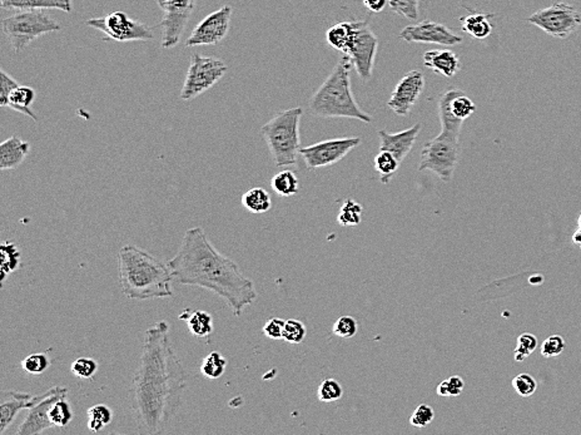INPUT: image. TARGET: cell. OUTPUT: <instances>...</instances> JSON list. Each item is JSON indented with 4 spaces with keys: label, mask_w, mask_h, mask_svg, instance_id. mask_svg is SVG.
Listing matches in <instances>:
<instances>
[{
    "label": "cell",
    "mask_w": 581,
    "mask_h": 435,
    "mask_svg": "<svg viewBox=\"0 0 581 435\" xmlns=\"http://www.w3.org/2000/svg\"><path fill=\"white\" fill-rule=\"evenodd\" d=\"M185 384V367L169 339V326L157 321L145 330L128 393L138 434H161L167 429L178 412Z\"/></svg>",
    "instance_id": "6da1fadb"
},
{
    "label": "cell",
    "mask_w": 581,
    "mask_h": 435,
    "mask_svg": "<svg viewBox=\"0 0 581 435\" xmlns=\"http://www.w3.org/2000/svg\"><path fill=\"white\" fill-rule=\"evenodd\" d=\"M174 280L182 285L207 288L224 300L236 317L257 300L251 278L235 261L221 254L202 227L187 230L177 254L168 261Z\"/></svg>",
    "instance_id": "7a4b0ae2"
},
{
    "label": "cell",
    "mask_w": 581,
    "mask_h": 435,
    "mask_svg": "<svg viewBox=\"0 0 581 435\" xmlns=\"http://www.w3.org/2000/svg\"><path fill=\"white\" fill-rule=\"evenodd\" d=\"M118 276L126 298L163 299L173 296L171 267L135 245H126L118 254Z\"/></svg>",
    "instance_id": "3957f363"
},
{
    "label": "cell",
    "mask_w": 581,
    "mask_h": 435,
    "mask_svg": "<svg viewBox=\"0 0 581 435\" xmlns=\"http://www.w3.org/2000/svg\"><path fill=\"white\" fill-rule=\"evenodd\" d=\"M351 59L342 54L335 68L310 99L308 108L314 116L322 118L357 119L371 123L372 117L358 106L351 90L350 71Z\"/></svg>",
    "instance_id": "277c9868"
},
{
    "label": "cell",
    "mask_w": 581,
    "mask_h": 435,
    "mask_svg": "<svg viewBox=\"0 0 581 435\" xmlns=\"http://www.w3.org/2000/svg\"><path fill=\"white\" fill-rule=\"evenodd\" d=\"M301 107L290 108L279 112L261 128L271 157L277 167H293L301 149L300 125Z\"/></svg>",
    "instance_id": "5b68a950"
},
{
    "label": "cell",
    "mask_w": 581,
    "mask_h": 435,
    "mask_svg": "<svg viewBox=\"0 0 581 435\" xmlns=\"http://www.w3.org/2000/svg\"><path fill=\"white\" fill-rule=\"evenodd\" d=\"M61 29V24L42 11H19L1 20L3 35L16 53L25 49L38 37L59 32Z\"/></svg>",
    "instance_id": "8992f818"
},
{
    "label": "cell",
    "mask_w": 581,
    "mask_h": 435,
    "mask_svg": "<svg viewBox=\"0 0 581 435\" xmlns=\"http://www.w3.org/2000/svg\"><path fill=\"white\" fill-rule=\"evenodd\" d=\"M460 159V136L442 130L421 151L419 171H431L441 181L451 182Z\"/></svg>",
    "instance_id": "52a82bcc"
},
{
    "label": "cell",
    "mask_w": 581,
    "mask_h": 435,
    "mask_svg": "<svg viewBox=\"0 0 581 435\" xmlns=\"http://www.w3.org/2000/svg\"><path fill=\"white\" fill-rule=\"evenodd\" d=\"M527 22L554 38L566 39L580 28L581 13L570 4L554 3L531 14Z\"/></svg>",
    "instance_id": "ba28073f"
},
{
    "label": "cell",
    "mask_w": 581,
    "mask_h": 435,
    "mask_svg": "<svg viewBox=\"0 0 581 435\" xmlns=\"http://www.w3.org/2000/svg\"><path fill=\"white\" fill-rule=\"evenodd\" d=\"M227 71L226 63L221 59L193 54L181 92V99L190 101L201 96L222 80Z\"/></svg>",
    "instance_id": "9c48e42d"
},
{
    "label": "cell",
    "mask_w": 581,
    "mask_h": 435,
    "mask_svg": "<svg viewBox=\"0 0 581 435\" xmlns=\"http://www.w3.org/2000/svg\"><path fill=\"white\" fill-rule=\"evenodd\" d=\"M353 37L343 53L351 59L360 78L369 80L374 71V58L379 49V38L369 28L367 20H353Z\"/></svg>",
    "instance_id": "30bf717a"
},
{
    "label": "cell",
    "mask_w": 581,
    "mask_h": 435,
    "mask_svg": "<svg viewBox=\"0 0 581 435\" xmlns=\"http://www.w3.org/2000/svg\"><path fill=\"white\" fill-rule=\"evenodd\" d=\"M87 25L106 35L109 39L117 42H148L154 38L152 29L145 23L137 22L124 12H113L106 17L93 18L87 20Z\"/></svg>",
    "instance_id": "8fae6325"
},
{
    "label": "cell",
    "mask_w": 581,
    "mask_h": 435,
    "mask_svg": "<svg viewBox=\"0 0 581 435\" xmlns=\"http://www.w3.org/2000/svg\"><path fill=\"white\" fill-rule=\"evenodd\" d=\"M361 145L360 137H343L319 142L308 147H301L300 154L308 170L329 167L345 159L353 148Z\"/></svg>",
    "instance_id": "7c38bea8"
},
{
    "label": "cell",
    "mask_w": 581,
    "mask_h": 435,
    "mask_svg": "<svg viewBox=\"0 0 581 435\" xmlns=\"http://www.w3.org/2000/svg\"><path fill=\"white\" fill-rule=\"evenodd\" d=\"M157 4L164 12L159 24L163 33L162 47L166 49L173 48L185 32L196 0H157Z\"/></svg>",
    "instance_id": "4fadbf2b"
},
{
    "label": "cell",
    "mask_w": 581,
    "mask_h": 435,
    "mask_svg": "<svg viewBox=\"0 0 581 435\" xmlns=\"http://www.w3.org/2000/svg\"><path fill=\"white\" fill-rule=\"evenodd\" d=\"M68 389L62 386H53L39 396L38 401L33 407L29 408L27 417L23 420L20 427L18 428L17 435H35L44 433L45 430L51 429L54 425L51 423L49 412L51 408L59 398L66 396Z\"/></svg>",
    "instance_id": "5bb4252c"
},
{
    "label": "cell",
    "mask_w": 581,
    "mask_h": 435,
    "mask_svg": "<svg viewBox=\"0 0 581 435\" xmlns=\"http://www.w3.org/2000/svg\"><path fill=\"white\" fill-rule=\"evenodd\" d=\"M232 8L224 6L216 12L211 13L185 40V47L214 46L226 38L231 27Z\"/></svg>",
    "instance_id": "9a60e30c"
},
{
    "label": "cell",
    "mask_w": 581,
    "mask_h": 435,
    "mask_svg": "<svg viewBox=\"0 0 581 435\" xmlns=\"http://www.w3.org/2000/svg\"><path fill=\"white\" fill-rule=\"evenodd\" d=\"M400 39L405 40L406 43L455 47L463 42V37L456 35L444 24L422 20L421 23L405 27L400 33Z\"/></svg>",
    "instance_id": "2e32d148"
},
{
    "label": "cell",
    "mask_w": 581,
    "mask_h": 435,
    "mask_svg": "<svg viewBox=\"0 0 581 435\" xmlns=\"http://www.w3.org/2000/svg\"><path fill=\"white\" fill-rule=\"evenodd\" d=\"M425 77L419 71H411L398 80L387 102L389 108L397 116L406 117L425 90Z\"/></svg>",
    "instance_id": "e0dca14e"
},
{
    "label": "cell",
    "mask_w": 581,
    "mask_h": 435,
    "mask_svg": "<svg viewBox=\"0 0 581 435\" xmlns=\"http://www.w3.org/2000/svg\"><path fill=\"white\" fill-rule=\"evenodd\" d=\"M39 396H32L29 393H20L16 390H3L0 393V434L16 420L19 412L28 410L38 401Z\"/></svg>",
    "instance_id": "ac0fdd59"
},
{
    "label": "cell",
    "mask_w": 581,
    "mask_h": 435,
    "mask_svg": "<svg viewBox=\"0 0 581 435\" xmlns=\"http://www.w3.org/2000/svg\"><path fill=\"white\" fill-rule=\"evenodd\" d=\"M421 130V125H416L410 127L408 130L391 133L386 130H379V138H380V151H387L392 153L400 162L408 157V153L414 148L417 136Z\"/></svg>",
    "instance_id": "d6986e66"
},
{
    "label": "cell",
    "mask_w": 581,
    "mask_h": 435,
    "mask_svg": "<svg viewBox=\"0 0 581 435\" xmlns=\"http://www.w3.org/2000/svg\"><path fill=\"white\" fill-rule=\"evenodd\" d=\"M424 66L434 73L453 78L461 68L456 53L450 49H432L424 54Z\"/></svg>",
    "instance_id": "ffe728a7"
},
{
    "label": "cell",
    "mask_w": 581,
    "mask_h": 435,
    "mask_svg": "<svg viewBox=\"0 0 581 435\" xmlns=\"http://www.w3.org/2000/svg\"><path fill=\"white\" fill-rule=\"evenodd\" d=\"M30 152V143L18 136H11L0 145V169L14 170L19 167Z\"/></svg>",
    "instance_id": "44dd1931"
},
{
    "label": "cell",
    "mask_w": 581,
    "mask_h": 435,
    "mask_svg": "<svg viewBox=\"0 0 581 435\" xmlns=\"http://www.w3.org/2000/svg\"><path fill=\"white\" fill-rule=\"evenodd\" d=\"M3 9L9 11H44L58 9L72 13V0H0Z\"/></svg>",
    "instance_id": "7402d4cb"
},
{
    "label": "cell",
    "mask_w": 581,
    "mask_h": 435,
    "mask_svg": "<svg viewBox=\"0 0 581 435\" xmlns=\"http://www.w3.org/2000/svg\"><path fill=\"white\" fill-rule=\"evenodd\" d=\"M494 18L491 13L470 12L466 17L460 18L463 23V30L475 39H487L491 35L492 25L490 19Z\"/></svg>",
    "instance_id": "603a6c76"
},
{
    "label": "cell",
    "mask_w": 581,
    "mask_h": 435,
    "mask_svg": "<svg viewBox=\"0 0 581 435\" xmlns=\"http://www.w3.org/2000/svg\"><path fill=\"white\" fill-rule=\"evenodd\" d=\"M34 99H35V91L33 88L27 87V85H19L17 88H14L11 91V94L8 97L6 107L11 108V109L17 111L19 114L28 116V117L33 119L34 122H38V117L32 109Z\"/></svg>",
    "instance_id": "cb8c5ba5"
},
{
    "label": "cell",
    "mask_w": 581,
    "mask_h": 435,
    "mask_svg": "<svg viewBox=\"0 0 581 435\" xmlns=\"http://www.w3.org/2000/svg\"><path fill=\"white\" fill-rule=\"evenodd\" d=\"M456 92H458V90L451 88V90H447V91L442 93L440 98H439V103H437V112H439V118H440V123H441V130L451 132V133L460 136L464 121L456 118L450 111V101L455 96Z\"/></svg>",
    "instance_id": "d4e9b609"
},
{
    "label": "cell",
    "mask_w": 581,
    "mask_h": 435,
    "mask_svg": "<svg viewBox=\"0 0 581 435\" xmlns=\"http://www.w3.org/2000/svg\"><path fill=\"white\" fill-rule=\"evenodd\" d=\"M242 204L252 214L261 215V214L269 212V209H272V200L264 188L255 187V188L248 190L242 196Z\"/></svg>",
    "instance_id": "484cf974"
},
{
    "label": "cell",
    "mask_w": 581,
    "mask_h": 435,
    "mask_svg": "<svg viewBox=\"0 0 581 435\" xmlns=\"http://www.w3.org/2000/svg\"><path fill=\"white\" fill-rule=\"evenodd\" d=\"M353 22H342L332 25L327 33H326V40L329 46L332 47L336 51H341L342 54L347 51L348 44L351 42L353 37Z\"/></svg>",
    "instance_id": "4316f807"
},
{
    "label": "cell",
    "mask_w": 581,
    "mask_h": 435,
    "mask_svg": "<svg viewBox=\"0 0 581 435\" xmlns=\"http://www.w3.org/2000/svg\"><path fill=\"white\" fill-rule=\"evenodd\" d=\"M190 333L198 339H207L213 333L212 315L207 311L197 310L190 312L187 319Z\"/></svg>",
    "instance_id": "83f0119b"
},
{
    "label": "cell",
    "mask_w": 581,
    "mask_h": 435,
    "mask_svg": "<svg viewBox=\"0 0 581 435\" xmlns=\"http://www.w3.org/2000/svg\"><path fill=\"white\" fill-rule=\"evenodd\" d=\"M401 162L387 151H380V153L374 157V170L380 175V181L384 185H387L391 182L393 176L396 175L398 167Z\"/></svg>",
    "instance_id": "f1b7e54d"
},
{
    "label": "cell",
    "mask_w": 581,
    "mask_h": 435,
    "mask_svg": "<svg viewBox=\"0 0 581 435\" xmlns=\"http://www.w3.org/2000/svg\"><path fill=\"white\" fill-rule=\"evenodd\" d=\"M271 186L274 192L282 197H290L300 191V182L297 176L290 170L281 171L274 175Z\"/></svg>",
    "instance_id": "f546056e"
},
{
    "label": "cell",
    "mask_w": 581,
    "mask_h": 435,
    "mask_svg": "<svg viewBox=\"0 0 581 435\" xmlns=\"http://www.w3.org/2000/svg\"><path fill=\"white\" fill-rule=\"evenodd\" d=\"M362 204H358L355 200L347 198L342 204L337 221L343 227L358 226L362 222Z\"/></svg>",
    "instance_id": "4dcf8cb0"
},
{
    "label": "cell",
    "mask_w": 581,
    "mask_h": 435,
    "mask_svg": "<svg viewBox=\"0 0 581 435\" xmlns=\"http://www.w3.org/2000/svg\"><path fill=\"white\" fill-rule=\"evenodd\" d=\"M112 410L106 404H95L88 409V429L93 433H99L112 423Z\"/></svg>",
    "instance_id": "1f68e13d"
},
{
    "label": "cell",
    "mask_w": 581,
    "mask_h": 435,
    "mask_svg": "<svg viewBox=\"0 0 581 435\" xmlns=\"http://www.w3.org/2000/svg\"><path fill=\"white\" fill-rule=\"evenodd\" d=\"M227 367V359L224 357L221 353L218 351H212L211 354H208L201 365V373L203 374L204 378L219 379L224 375Z\"/></svg>",
    "instance_id": "d6a6232c"
},
{
    "label": "cell",
    "mask_w": 581,
    "mask_h": 435,
    "mask_svg": "<svg viewBox=\"0 0 581 435\" xmlns=\"http://www.w3.org/2000/svg\"><path fill=\"white\" fill-rule=\"evenodd\" d=\"M450 111L456 118L466 121L475 114L476 104L471 101V98L465 94V92L458 90L450 101Z\"/></svg>",
    "instance_id": "836d02e7"
},
{
    "label": "cell",
    "mask_w": 581,
    "mask_h": 435,
    "mask_svg": "<svg viewBox=\"0 0 581 435\" xmlns=\"http://www.w3.org/2000/svg\"><path fill=\"white\" fill-rule=\"evenodd\" d=\"M51 423L56 428L67 427L68 424L73 420L72 405L68 403L67 396L59 398L58 400L51 405L49 412Z\"/></svg>",
    "instance_id": "e575fe53"
},
{
    "label": "cell",
    "mask_w": 581,
    "mask_h": 435,
    "mask_svg": "<svg viewBox=\"0 0 581 435\" xmlns=\"http://www.w3.org/2000/svg\"><path fill=\"white\" fill-rule=\"evenodd\" d=\"M539 340L534 333H524L519 335L514 350L515 362H522L537 350Z\"/></svg>",
    "instance_id": "d590c367"
},
{
    "label": "cell",
    "mask_w": 581,
    "mask_h": 435,
    "mask_svg": "<svg viewBox=\"0 0 581 435\" xmlns=\"http://www.w3.org/2000/svg\"><path fill=\"white\" fill-rule=\"evenodd\" d=\"M317 396L322 403H334L343 396V388L336 379H324L319 384Z\"/></svg>",
    "instance_id": "8d00e7d4"
},
{
    "label": "cell",
    "mask_w": 581,
    "mask_h": 435,
    "mask_svg": "<svg viewBox=\"0 0 581 435\" xmlns=\"http://www.w3.org/2000/svg\"><path fill=\"white\" fill-rule=\"evenodd\" d=\"M51 365V360L44 353H35L27 356L22 362L24 372L32 375H40L48 370Z\"/></svg>",
    "instance_id": "74e56055"
},
{
    "label": "cell",
    "mask_w": 581,
    "mask_h": 435,
    "mask_svg": "<svg viewBox=\"0 0 581 435\" xmlns=\"http://www.w3.org/2000/svg\"><path fill=\"white\" fill-rule=\"evenodd\" d=\"M307 336V329L303 322L295 319H290L286 321L285 330L282 339L290 344H301Z\"/></svg>",
    "instance_id": "f35d334b"
},
{
    "label": "cell",
    "mask_w": 581,
    "mask_h": 435,
    "mask_svg": "<svg viewBox=\"0 0 581 435\" xmlns=\"http://www.w3.org/2000/svg\"><path fill=\"white\" fill-rule=\"evenodd\" d=\"M332 333L341 339H351L358 333V322L350 315L338 317L334 324Z\"/></svg>",
    "instance_id": "ab89813d"
},
{
    "label": "cell",
    "mask_w": 581,
    "mask_h": 435,
    "mask_svg": "<svg viewBox=\"0 0 581 435\" xmlns=\"http://www.w3.org/2000/svg\"><path fill=\"white\" fill-rule=\"evenodd\" d=\"M513 388L521 398H530L537 393V381L530 374H519L513 379Z\"/></svg>",
    "instance_id": "60d3db41"
},
{
    "label": "cell",
    "mask_w": 581,
    "mask_h": 435,
    "mask_svg": "<svg viewBox=\"0 0 581 435\" xmlns=\"http://www.w3.org/2000/svg\"><path fill=\"white\" fill-rule=\"evenodd\" d=\"M420 0H390L389 6L392 12L396 13L401 17L415 20L419 18Z\"/></svg>",
    "instance_id": "b9f144b4"
},
{
    "label": "cell",
    "mask_w": 581,
    "mask_h": 435,
    "mask_svg": "<svg viewBox=\"0 0 581 435\" xmlns=\"http://www.w3.org/2000/svg\"><path fill=\"white\" fill-rule=\"evenodd\" d=\"M1 267H3V280L6 278L8 272L14 271L19 264V251L13 243H4L1 245Z\"/></svg>",
    "instance_id": "7bdbcfd3"
},
{
    "label": "cell",
    "mask_w": 581,
    "mask_h": 435,
    "mask_svg": "<svg viewBox=\"0 0 581 435\" xmlns=\"http://www.w3.org/2000/svg\"><path fill=\"white\" fill-rule=\"evenodd\" d=\"M72 373L80 379H90L98 372V362L92 357H79L72 364Z\"/></svg>",
    "instance_id": "ee69618b"
},
{
    "label": "cell",
    "mask_w": 581,
    "mask_h": 435,
    "mask_svg": "<svg viewBox=\"0 0 581 435\" xmlns=\"http://www.w3.org/2000/svg\"><path fill=\"white\" fill-rule=\"evenodd\" d=\"M435 419V410L427 404H420L410 418V424L415 428H426Z\"/></svg>",
    "instance_id": "f6af8a7d"
},
{
    "label": "cell",
    "mask_w": 581,
    "mask_h": 435,
    "mask_svg": "<svg viewBox=\"0 0 581 435\" xmlns=\"http://www.w3.org/2000/svg\"><path fill=\"white\" fill-rule=\"evenodd\" d=\"M565 340L561 335H551L542 345V355L544 357H556L565 350Z\"/></svg>",
    "instance_id": "bcb514c9"
},
{
    "label": "cell",
    "mask_w": 581,
    "mask_h": 435,
    "mask_svg": "<svg viewBox=\"0 0 581 435\" xmlns=\"http://www.w3.org/2000/svg\"><path fill=\"white\" fill-rule=\"evenodd\" d=\"M19 83L14 80L11 75L6 73V71H0V106L6 107L8 97L11 94L14 88H17Z\"/></svg>",
    "instance_id": "7dc6e473"
},
{
    "label": "cell",
    "mask_w": 581,
    "mask_h": 435,
    "mask_svg": "<svg viewBox=\"0 0 581 435\" xmlns=\"http://www.w3.org/2000/svg\"><path fill=\"white\" fill-rule=\"evenodd\" d=\"M286 321L280 317H272L263 325V333L272 340H280L283 336Z\"/></svg>",
    "instance_id": "c3c4849f"
},
{
    "label": "cell",
    "mask_w": 581,
    "mask_h": 435,
    "mask_svg": "<svg viewBox=\"0 0 581 435\" xmlns=\"http://www.w3.org/2000/svg\"><path fill=\"white\" fill-rule=\"evenodd\" d=\"M447 389H448V396H461V393L465 389L464 379L460 378L458 375H453L446 379Z\"/></svg>",
    "instance_id": "681fc988"
},
{
    "label": "cell",
    "mask_w": 581,
    "mask_h": 435,
    "mask_svg": "<svg viewBox=\"0 0 581 435\" xmlns=\"http://www.w3.org/2000/svg\"><path fill=\"white\" fill-rule=\"evenodd\" d=\"M390 0H363V6L371 13H381L385 11Z\"/></svg>",
    "instance_id": "f907efd6"
},
{
    "label": "cell",
    "mask_w": 581,
    "mask_h": 435,
    "mask_svg": "<svg viewBox=\"0 0 581 435\" xmlns=\"http://www.w3.org/2000/svg\"><path fill=\"white\" fill-rule=\"evenodd\" d=\"M437 396H448V389H447L446 380L441 381L440 384L437 385Z\"/></svg>",
    "instance_id": "816d5d0a"
},
{
    "label": "cell",
    "mask_w": 581,
    "mask_h": 435,
    "mask_svg": "<svg viewBox=\"0 0 581 435\" xmlns=\"http://www.w3.org/2000/svg\"><path fill=\"white\" fill-rule=\"evenodd\" d=\"M571 241L573 243H575L577 246H580L581 247V228L579 227V230H576L574 232V235H573V238H571Z\"/></svg>",
    "instance_id": "f5cc1de1"
},
{
    "label": "cell",
    "mask_w": 581,
    "mask_h": 435,
    "mask_svg": "<svg viewBox=\"0 0 581 435\" xmlns=\"http://www.w3.org/2000/svg\"><path fill=\"white\" fill-rule=\"evenodd\" d=\"M577 225H579V227L581 228V214L580 216H579V219H577Z\"/></svg>",
    "instance_id": "db71d44e"
}]
</instances>
